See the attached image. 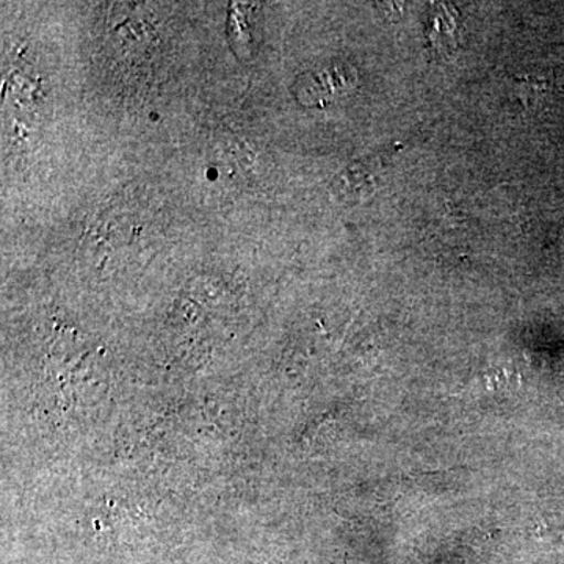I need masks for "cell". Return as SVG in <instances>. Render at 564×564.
Instances as JSON below:
<instances>
[{
	"label": "cell",
	"instance_id": "cell-1",
	"mask_svg": "<svg viewBox=\"0 0 564 564\" xmlns=\"http://www.w3.org/2000/svg\"><path fill=\"white\" fill-rule=\"evenodd\" d=\"M358 74L350 65L333 63L317 70L304 74L296 80L295 93L307 106H325L351 90Z\"/></svg>",
	"mask_w": 564,
	"mask_h": 564
},
{
	"label": "cell",
	"instance_id": "cell-2",
	"mask_svg": "<svg viewBox=\"0 0 564 564\" xmlns=\"http://www.w3.org/2000/svg\"><path fill=\"white\" fill-rule=\"evenodd\" d=\"M345 199H361L372 193V177L362 170L348 169L336 184Z\"/></svg>",
	"mask_w": 564,
	"mask_h": 564
}]
</instances>
